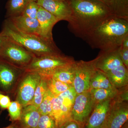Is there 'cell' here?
Instances as JSON below:
<instances>
[{
  "label": "cell",
  "mask_w": 128,
  "mask_h": 128,
  "mask_svg": "<svg viewBox=\"0 0 128 128\" xmlns=\"http://www.w3.org/2000/svg\"><path fill=\"white\" fill-rule=\"evenodd\" d=\"M7 37L6 36L0 32V52L3 48L6 42L7 41Z\"/></svg>",
  "instance_id": "cell-34"
},
{
  "label": "cell",
  "mask_w": 128,
  "mask_h": 128,
  "mask_svg": "<svg viewBox=\"0 0 128 128\" xmlns=\"http://www.w3.org/2000/svg\"><path fill=\"white\" fill-rule=\"evenodd\" d=\"M18 31L26 34L39 36V27L37 18L19 16L8 18Z\"/></svg>",
  "instance_id": "cell-15"
},
{
  "label": "cell",
  "mask_w": 128,
  "mask_h": 128,
  "mask_svg": "<svg viewBox=\"0 0 128 128\" xmlns=\"http://www.w3.org/2000/svg\"><path fill=\"white\" fill-rule=\"evenodd\" d=\"M128 35V20L112 15L95 28L84 41L92 48L108 51L120 48Z\"/></svg>",
  "instance_id": "cell-2"
},
{
  "label": "cell",
  "mask_w": 128,
  "mask_h": 128,
  "mask_svg": "<svg viewBox=\"0 0 128 128\" xmlns=\"http://www.w3.org/2000/svg\"><path fill=\"white\" fill-rule=\"evenodd\" d=\"M48 89L54 96H58L73 86L51 77L48 78Z\"/></svg>",
  "instance_id": "cell-25"
},
{
  "label": "cell",
  "mask_w": 128,
  "mask_h": 128,
  "mask_svg": "<svg viewBox=\"0 0 128 128\" xmlns=\"http://www.w3.org/2000/svg\"><path fill=\"white\" fill-rule=\"evenodd\" d=\"M25 71L0 59V88L6 93L13 92Z\"/></svg>",
  "instance_id": "cell-8"
},
{
  "label": "cell",
  "mask_w": 128,
  "mask_h": 128,
  "mask_svg": "<svg viewBox=\"0 0 128 128\" xmlns=\"http://www.w3.org/2000/svg\"><path fill=\"white\" fill-rule=\"evenodd\" d=\"M119 53L124 64L128 68V48L120 46Z\"/></svg>",
  "instance_id": "cell-32"
},
{
  "label": "cell",
  "mask_w": 128,
  "mask_h": 128,
  "mask_svg": "<svg viewBox=\"0 0 128 128\" xmlns=\"http://www.w3.org/2000/svg\"><path fill=\"white\" fill-rule=\"evenodd\" d=\"M112 100L100 102L96 105L85 124L84 128H104Z\"/></svg>",
  "instance_id": "cell-12"
},
{
  "label": "cell",
  "mask_w": 128,
  "mask_h": 128,
  "mask_svg": "<svg viewBox=\"0 0 128 128\" xmlns=\"http://www.w3.org/2000/svg\"><path fill=\"white\" fill-rule=\"evenodd\" d=\"M18 128V127L15 124H12L6 128Z\"/></svg>",
  "instance_id": "cell-36"
},
{
  "label": "cell",
  "mask_w": 128,
  "mask_h": 128,
  "mask_svg": "<svg viewBox=\"0 0 128 128\" xmlns=\"http://www.w3.org/2000/svg\"><path fill=\"white\" fill-rule=\"evenodd\" d=\"M18 128H19V127H18Z\"/></svg>",
  "instance_id": "cell-39"
},
{
  "label": "cell",
  "mask_w": 128,
  "mask_h": 128,
  "mask_svg": "<svg viewBox=\"0 0 128 128\" xmlns=\"http://www.w3.org/2000/svg\"><path fill=\"white\" fill-rule=\"evenodd\" d=\"M76 62L75 60L60 68L54 73L51 78L73 86L75 74Z\"/></svg>",
  "instance_id": "cell-19"
},
{
  "label": "cell",
  "mask_w": 128,
  "mask_h": 128,
  "mask_svg": "<svg viewBox=\"0 0 128 128\" xmlns=\"http://www.w3.org/2000/svg\"><path fill=\"white\" fill-rule=\"evenodd\" d=\"M56 0L60 1L66 2H69V0Z\"/></svg>",
  "instance_id": "cell-38"
},
{
  "label": "cell",
  "mask_w": 128,
  "mask_h": 128,
  "mask_svg": "<svg viewBox=\"0 0 128 128\" xmlns=\"http://www.w3.org/2000/svg\"><path fill=\"white\" fill-rule=\"evenodd\" d=\"M119 48L108 51L100 50L96 57V68L105 73L123 64L120 54Z\"/></svg>",
  "instance_id": "cell-13"
},
{
  "label": "cell",
  "mask_w": 128,
  "mask_h": 128,
  "mask_svg": "<svg viewBox=\"0 0 128 128\" xmlns=\"http://www.w3.org/2000/svg\"><path fill=\"white\" fill-rule=\"evenodd\" d=\"M37 128H58L52 117L49 114L41 115Z\"/></svg>",
  "instance_id": "cell-30"
},
{
  "label": "cell",
  "mask_w": 128,
  "mask_h": 128,
  "mask_svg": "<svg viewBox=\"0 0 128 128\" xmlns=\"http://www.w3.org/2000/svg\"><path fill=\"white\" fill-rule=\"evenodd\" d=\"M98 0L102 2L105 3L108 6V3H109L110 0Z\"/></svg>",
  "instance_id": "cell-35"
},
{
  "label": "cell",
  "mask_w": 128,
  "mask_h": 128,
  "mask_svg": "<svg viewBox=\"0 0 128 128\" xmlns=\"http://www.w3.org/2000/svg\"><path fill=\"white\" fill-rule=\"evenodd\" d=\"M121 128H128V121L126 122L122 126Z\"/></svg>",
  "instance_id": "cell-37"
},
{
  "label": "cell",
  "mask_w": 128,
  "mask_h": 128,
  "mask_svg": "<svg viewBox=\"0 0 128 128\" xmlns=\"http://www.w3.org/2000/svg\"><path fill=\"white\" fill-rule=\"evenodd\" d=\"M10 99L9 96L0 92V108L2 110L8 108L10 104Z\"/></svg>",
  "instance_id": "cell-31"
},
{
  "label": "cell",
  "mask_w": 128,
  "mask_h": 128,
  "mask_svg": "<svg viewBox=\"0 0 128 128\" xmlns=\"http://www.w3.org/2000/svg\"><path fill=\"white\" fill-rule=\"evenodd\" d=\"M75 61L74 58L61 54L35 56L25 70L34 72L50 78L56 70Z\"/></svg>",
  "instance_id": "cell-4"
},
{
  "label": "cell",
  "mask_w": 128,
  "mask_h": 128,
  "mask_svg": "<svg viewBox=\"0 0 128 128\" xmlns=\"http://www.w3.org/2000/svg\"><path fill=\"white\" fill-rule=\"evenodd\" d=\"M128 118V101L113 98L103 128H121Z\"/></svg>",
  "instance_id": "cell-10"
},
{
  "label": "cell",
  "mask_w": 128,
  "mask_h": 128,
  "mask_svg": "<svg viewBox=\"0 0 128 128\" xmlns=\"http://www.w3.org/2000/svg\"><path fill=\"white\" fill-rule=\"evenodd\" d=\"M1 32L36 57L62 53L54 41L22 32L16 29L8 19L4 22Z\"/></svg>",
  "instance_id": "cell-3"
},
{
  "label": "cell",
  "mask_w": 128,
  "mask_h": 128,
  "mask_svg": "<svg viewBox=\"0 0 128 128\" xmlns=\"http://www.w3.org/2000/svg\"><path fill=\"white\" fill-rule=\"evenodd\" d=\"M104 73L116 89L128 86V68L124 64Z\"/></svg>",
  "instance_id": "cell-17"
},
{
  "label": "cell",
  "mask_w": 128,
  "mask_h": 128,
  "mask_svg": "<svg viewBox=\"0 0 128 128\" xmlns=\"http://www.w3.org/2000/svg\"><path fill=\"white\" fill-rule=\"evenodd\" d=\"M35 57L32 53L8 38L0 52V59L24 70Z\"/></svg>",
  "instance_id": "cell-5"
},
{
  "label": "cell",
  "mask_w": 128,
  "mask_h": 128,
  "mask_svg": "<svg viewBox=\"0 0 128 128\" xmlns=\"http://www.w3.org/2000/svg\"><path fill=\"white\" fill-rule=\"evenodd\" d=\"M50 115L59 128L64 123L72 119L71 110L64 105L58 97L55 96Z\"/></svg>",
  "instance_id": "cell-18"
},
{
  "label": "cell",
  "mask_w": 128,
  "mask_h": 128,
  "mask_svg": "<svg viewBox=\"0 0 128 128\" xmlns=\"http://www.w3.org/2000/svg\"><path fill=\"white\" fill-rule=\"evenodd\" d=\"M38 108L32 104L22 108L19 128H37L41 116Z\"/></svg>",
  "instance_id": "cell-16"
},
{
  "label": "cell",
  "mask_w": 128,
  "mask_h": 128,
  "mask_svg": "<svg viewBox=\"0 0 128 128\" xmlns=\"http://www.w3.org/2000/svg\"><path fill=\"white\" fill-rule=\"evenodd\" d=\"M96 57L90 61H76L75 74L73 86L77 94L90 90L91 79L96 70Z\"/></svg>",
  "instance_id": "cell-7"
},
{
  "label": "cell",
  "mask_w": 128,
  "mask_h": 128,
  "mask_svg": "<svg viewBox=\"0 0 128 128\" xmlns=\"http://www.w3.org/2000/svg\"><path fill=\"white\" fill-rule=\"evenodd\" d=\"M39 7L36 0H31L28 3L22 16L30 18H36Z\"/></svg>",
  "instance_id": "cell-29"
},
{
  "label": "cell",
  "mask_w": 128,
  "mask_h": 128,
  "mask_svg": "<svg viewBox=\"0 0 128 128\" xmlns=\"http://www.w3.org/2000/svg\"><path fill=\"white\" fill-rule=\"evenodd\" d=\"M94 108L89 90L77 94L72 108V119L84 126Z\"/></svg>",
  "instance_id": "cell-9"
},
{
  "label": "cell",
  "mask_w": 128,
  "mask_h": 128,
  "mask_svg": "<svg viewBox=\"0 0 128 128\" xmlns=\"http://www.w3.org/2000/svg\"><path fill=\"white\" fill-rule=\"evenodd\" d=\"M0 92H2H2H2L0 90Z\"/></svg>",
  "instance_id": "cell-40"
},
{
  "label": "cell",
  "mask_w": 128,
  "mask_h": 128,
  "mask_svg": "<svg viewBox=\"0 0 128 128\" xmlns=\"http://www.w3.org/2000/svg\"><path fill=\"white\" fill-rule=\"evenodd\" d=\"M94 107L97 104L108 100H112L116 96L118 89H90L89 90Z\"/></svg>",
  "instance_id": "cell-20"
},
{
  "label": "cell",
  "mask_w": 128,
  "mask_h": 128,
  "mask_svg": "<svg viewBox=\"0 0 128 128\" xmlns=\"http://www.w3.org/2000/svg\"><path fill=\"white\" fill-rule=\"evenodd\" d=\"M48 78L42 76L35 90L33 98L30 104L37 108H38L42 102L48 90Z\"/></svg>",
  "instance_id": "cell-24"
},
{
  "label": "cell",
  "mask_w": 128,
  "mask_h": 128,
  "mask_svg": "<svg viewBox=\"0 0 128 128\" xmlns=\"http://www.w3.org/2000/svg\"><path fill=\"white\" fill-rule=\"evenodd\" d=\"M114 88L105 73L96 69L91 79L90 89Z\"/></svg>",
  "instance_id": "cell-22"
},
{
  "label": "cell",
  "mask_w": 128,
  "mask_h": 128,
  "mask_svg": "<svg viewBox=\"0 0 128 128\" xmlns=\"http://www.w3.org/2000/svg\"><path fill=\"white\" fill-rule=\"evenodd\" d=\"M108 6L112 15L128 20V0H110Z\"/></svg>",
  "instance_id": "cell-21"
},
{
  "label": "cell",
  "mask_w": 128,
  "mask_h": 128,
  "mask_svg": "<svg viewBox=\"0 0 128 128\" xmlns=\"http://www.w3.org/2000/svg\"><path fill=\"white\" fill-rule=\"evenodd\" d=\"M31 0H8L6 4L8 18L22 15L28 3Z\"/></svg>",
  "instance_id": "cell-23"
},
{
  "label": "cell",
  "mask_w": 128,
  "mask_h": 128,
  "mask_svg": "<svg viewBox=\"0 0 128 128\" xmlns=\"http://www.w3.org/2000/svg\"><path fill=\"white\" fill-rule=\"evenodd\" d=\"M36 18L39 27V36L44 39L54 41L52 31L54 25L59 22L50 12L40 6Z\"/></svg>",
  "instance_id": "cell-14"
},
{
  "label": "cell",
  "mask_w": 128,
  "mask_h": 128,
  "mask_svg": "<svg viewBox=\"0 0 128 128\" xmlns=\"http://www.w3.org/2000/svg\"><path fill=\"white\" fill-rule=\"evenodd\" d=\"M72 10L69 30L85 40L106 18L112 16L108 5L98 0H69Z\"/></svg>",
  "instance_id": "cell-1"
},
{
  "label": "cell",
  "mask_w": 128,
  "mask_h": 128,
  "mask_svg": "<svg viewBox=\"0 0 128 128\" xmlns=\"http://www.w3.org/2000/svg\"><path fill=\"white\" fill-rule=\"evenodd\" d=\"M54 97L48 89L43 100L38 108L41 115H50Z\"/></svg>",
  "instance_id": "cell-26"
},
{
  "label": "cell",
  "mask_w": 128,
  "mask_h": 128,
  "mask_svg": "<svg viewBox=\"0 0 128 128\" xmlns=\"http://www.w3.org/2000/svg\"><path fill=\"white\" fill-rule=\"evenodd\" d=\"M59 128H84V126L71 119L64 123Z\"/></svg>",
  "instance_id": "cell-33"
},
{
  "label": "cell",
  "mask_w": 128,
  "mask_h": 128,
  "mask_svg": "<svg viewBox=\"0 0 128 128\" xmlns=\"http://www.w3.org/2000/svg\"><path fill=\"white\" fill-rule=\"evenodd\" d=\"M41 77L37 72L26 70L22 76L16 87V100L22 108L31 104Z\"/></svg>",
  "instance_id": "cell-6"
},
{
  "label": "cell",
  "mask_w": 128,
  "mask_h": 128,
  "mask_svg": "<svg viewBox=\"0 0 128 128\" xmlns=\"http://www.w3.org/2000/svg\"><path fill=\"white\" fill-rule=\"evenodd\" d=\"M22 107L18 101L11 102L8 108L10 119L12 121H18L20 120Z\"/></svg>",
  "instance_id": "cell-28"
},
{
  "label": "cell",
  "mask_w": 128,
  "mask_h": 128,
  "mask_svg": "<svg viewBox=\"0 0 128 128\" xmlns=\"http://www.w3.org/2000/svg\"><path fill=\"white\" fill-rule=\"evenodd\" d=\"M40 6L46 9L57 18L59 22L68 20L72 14L69 2L56 0H36Z\"/></svg>",
  "instance_id": "cell-11"
},
{
  "label": "cell",
  "mask_w": 128,
  "mask_h": 128,
  "mask_svg": "<svg viewBox=\"0 0 128 128\" xmlns=\"http://www.w3.org/2000/svg\"><path fill=\"white\" fill-rule=\"evenodd\" d=\"M76 95L77 93L74 88L73 86H71L57 96L62 101L64 105L71 110Z\"/></svg>",
  "instance_id": "cell-27"
}]
</instances>
